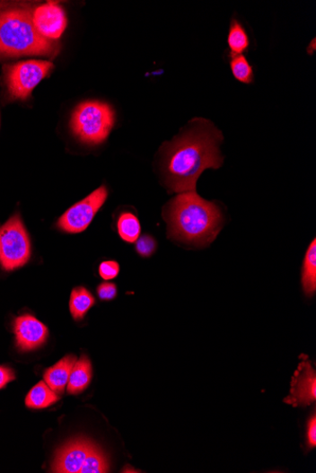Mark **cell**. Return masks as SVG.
Instances as JSON below:
<instances>
[{
	"instance_id": "6da1fadb",
	"label": "cell",
	"mask_w": 316,
	"mask_h": 473,
	"mask_svg": "<svg viewBox=\"0 0 316 473\" xmlns=\"http://www.w3.org/2000/svg\"><path fill=\"white\" fill-rule=\"evenodd\" d=\"M221 134L201 125L168 145L164 172L168 187L174 192H196L201 174L223 165L219 150Z\"/></svg>"
},
{
	"instance_id": "7a4b0ae2",
	"label": "cell",
	"mask_w": 316,
	"mask_h": 473,
	"mask_svg": "<svg viewBox=\"0 0 316 473\" xmlns=\"http://www.w3.org/2000/svg\"><path fill=\"white\" fill-rule=\"evenodd\" d=\"M165 217L170 239L198 247L213 243L223 224L218 206L196 192L181 193L174 197Z\"/></svg>"
},
{
	"instance_id": "3957f363",
	"label": "cell",
	"mask_w": 316,
	"mask_h": 473,
	"mask_svg": "<svg viewBox=\"0 0 316 473\" xmlns=\"http://www.w3.org/2000/svg\"><path fill=\"white\" fill-rule=\"evenodd\" d=\"M32 13L26 4L0 3V58L57 56L58 43L38 31Z\"/></svg>"
},
{
	"instance_id": "277c9868",
	"label": "cell",
	"mask_w": 316,
	"mask_h": 473,
	"mask_svg": "<svg viewBox=\"0 0 316 473\" xmlns=\"http://www.w3.org/2000/svg\"><path fill=\"white\" fill-rule=\"evenodd\" d=\"M52 472L104 473L110 463L102 450L92 441L76 438L63 445L56 453Z\"/></svg>"
},
{
	"instance_id": "5b68a950",
	"label": "cell",
	"mask_w": 316,
	"mask_h": 473,
	"mask_svg": "<svg viewBox=\"0 0 316 473\" xmlns=\"http://www.w3.org/2000/svg\"><path fill=\"white\" fill-rule=\"evenodd\" d=\"M115 125V113L107 103L85 101L79 104L70 119V128L83 143L98 145L107 139Z\"/></svg>"
},
{
	"instance_id": "8992f818",
	"label": "cell",
	"mask_w": 316,
	"mask_h": 473,
	"mask_svg": "<svg viewBox=\"0 0 316 473\" xmlns=\"http://www.w3.org/2000/svg\"><path fill=\"white\" fill-rule=\"evenodd\" d=\"M29 234L19 214L0 227V266L6 271L25 266L31 258Z\"/></svg>"
},
{
	"instance_id": "52a82bcc",
	"label": "cell",
	"mask_w": 316,
	"mask_h": 473,
	"mask_svg": "<svg viewBox=\"0 0 316 473\" xmlns=\"http://www.w3.org/2000/svg\"><path fill=\"white\" fill-rule=\"evenodd\" d=\"M55 65L48 61L29 60L4 66V76L12 100L26 101L32 91L52 71Z\"/></svg>"
},
{
	"instance_id": "ba28073f",
	"label": "cell",
	"mask_w": 316,
	"mask_h": 473,
	"mask_svg": "<svg viewBox=\"0 0 316 473\" xmlns=\"http://www.w3.org/2000/svg\"><path fill=\"white\" fill-rule=\"evenodd\" d=\"M108 188L104 186L93 191L81 202L70 207L58 221V227L69 233H79L87 229L94 216L107 202Z\"/></svg>"
},
{
	"instance_id": "9c48e42d",
	"label": "cell",
	"mask_w": 316,
	"mask_h": 473,
	"mask_svg": "<svg viewBox=\"0 0 316 473\" xmlns=\"http://www.w3.org/2000/svg\"><path fill=\"white\" fill-rule=\"evenodd\" d=\"M13 329L16 347L22 352H31L40 348L48 337V327L30 314L15 318Z\"/></svg>"
},
{
	"instance_id": "30bf717a",
	"label": "cell",
	"mask_w": 316,
	"mask_h": 473,
	"mask_svg": "<svg viewBox=\"0 0 316 473\" xmlns=\"http://www.w3.org/2000/svg\"><path fill=\"white\" fill-rule=\"evenodd\" d=\"M32 21L43 38L52 41L59 39L67 26L65 11L58 4L51 2L35 9Z\"/></svg>"
},
{
	"instance_id": "8fae6325",
	"label": "cell",
	"mask_w": 316,
	"mask_h": 473,
	"mask_svg": "<svg viewBox=\"0 0 316 473\" xmlns=\"http://www.w3.org/2000/svg\"><path fill=\"white\" fill-rule=\"evenodd\" d=\"M294 381L288 402L294 406H309L316 399V376L310 364H303Z\"/></svg>"
},
{
	"instance_id": "7c38bea8",
	"label": "cell",
	"mask_w": 316,
	"mask_h": 473,
	"mask_svg": "<svg viewBox=\"0 0 316 473\" xmlns=\"http://www.w3.org/2000/svg\"><path fill=\"white\" fill-rule=\"evenodd\" d=\"M76 361V356L73 355H66L57 362L56 365L48 368L45 372L44 381L58 395H63Z\"/></svg>"
},
{
	"instance_id": "4fadbf2b",
	"label": "cell",
	"mask_w": 316,
	"mask_h": 473,
	"mask_svg": "<svg viewBox=\"0 0 316 473\" xmlns=\"http://www.w3.org/2000/svg\"><path fill=\"white\" fill-rule=\"evenodd\" d=\"M92 380V365L89 357L83 355L76 361L75 365L70 373L67 392L70 395H78L89 388Z\"/></svg>"
},
{
	"instance_id": "5bb4252c",
	"label": "cell",
	"mask_w": 316,
	"mask_h": 473,
	"mask_svg": "<svg viewBox=\"0 0 316 473\" xmlns=\"http://www.w3.org/2000/svg\"><path fill=\"white\" fill-rule=\"evenodd\" d=\"M60 399V395L52 390L45 381L35 385L28 393L25 404L30 409H45L56 405Z\"/></svg>"
},
{
	"instance_id": "9a60e30c",
	"label": "cell",
	"mask_w": 316,
	"mask_h": 473,
	"mask_svg": "<svg viewBox=\"0 0 316 473\" xmlns=\"http://www.w3.org/2000/svg\"><path fill=\"white\" fill-rule=\"evenodd\" d=\"M95 304V298L89 290L83 286L73 290L69 300V311L73 318L80 321Z\"/></svg>"
},
{
	"instance_id": "2e32d148",
	"label": "cell",
	"mask_w": 316,
	"mask_h": 473,
	"mask_svg": "<svg viewBox=\"0 0 316 473\" xmlns=\"http://www.w3.org/2000/svg\"><path fill=\"white\" fill-rule=\"evenodd\" d=\"M303 286L304 293L312 297L316 291V241L310 244L303 268Z\"/></svg>"
},
{
	"instance_id": "e0dca14e",
	"label": "cell",
	"mask_w": 316,
	"mask_h": 473,
	"mask_svg": "<svg viewBox=\"0 0 316 473\" xmlns=\"http://www.w3.org/2000/svg\"><path fill=\"white\" fill-rule=\"evenodd\" d=\"M118 232L120 239L127 243H135L142 232L138 218L132 213H122L118 221Z\"/></svg>"
},
{
	"instance_id": "ac0fdd59",
	"label": "cell",
	"mask_w": 316,
	"mask_h": 473,
	"mask_svg": "<svg viewBox=\"0 0 316 473\" xmlns=\"http://www.w3.org/2000/svg\"><path fill=\"white\" fill-rule=\"evenodd\" d=\"M228 46L235 56H241L242 52L250 47V39L247 31L237 22L233 21L227 39Z\"/></svg>"
},
{
	"instance_id": "d6986e66",
	"label": "cell",
	"mask_w": 316,
	"mask_h": 473,
	"mask_svg": "<svg viewBox=\"0 0 316 473\" xmlns=\"http://www.w3.org/2000/svg\"><path fill=\"white\" fill-rule=\"evenodd\" d=\"M231 66L236 80L243 83H251L253 82V68L242 54L241 56L233 57Z\"/></svg>"
},
{
	"instance_id": "ffe728a7",
	"label": "cell",
	"mask_w": 316,
	"mask_h": 473,
	"mask_svg": "<svg viewBox=\"0 0 316 473\" xmlns=\"http://www.w3.org/2000/svg\"><path fill=\"white\" fill-rule=\"evenodd\" d=\"M156 242L153 236L145 234L139 236L136 242V250L143 258H150L156 250Z\"/></svg>"
},
{
	"instance_id": "44dd1931",
	"label": "cell",
	"mask_w": 316,
	"mask_h": 473,
	"mask_svg": "<svg viewBox=\"0 0 316 473\" xmlns=\"http://www.w3.org/2000/svg\"><path fill=\"white\" fill-rule=\"evenodd\" d=\"M120 267L113 260L103 261L99 267V275L104 281H110L118 277Z\"/></svg>"
},
{
	"instance_id": "7402d4cb",
	"label": "cell",
	"mask_w": 316,
	"mask_h": 473,
	"mask_svg": "<svg viewBox=\"0 0 316 473\" xmlns=\"http://www.w3.org/2000/svg\"><path fill=\"white\" fill-rule=\"evenodd\" d=\"M97 293L101 301H112L118 295V287L113 283H102L98 286Z\"/></svg>"
},
{
	"instance_id": "603a6c76",
	"label": "cell",
	"mask_w": 316,
	"mask_h": 473,
	"mask_svg": "<svg viewBox=\"0 0 316 473\" xmlns=\"http://www.w3.org/2000/svg\"><path fill=\"white\" fill-rule=\"evenodd\" d=\"M15 380L14 372L5 366H0V390H4L11 381Z\"/></svg>"
},
{
	"instance_id": "cb8c5ba5",
	"label": "cell",
	"mask_w": 316,
	"mask_h": 473,
	"mask_svg": "<svg viewBox=\"0 0 316 473\" xmlns=\"http://www.w3.org/2000/svg\"><path fill=\"white\" fill-rule=\"evenodd\" d=\"M308 444L310 448H315L316 446V417L313 415L308 424Z\"/></svg>"
}]
</instances>
